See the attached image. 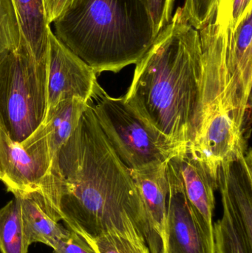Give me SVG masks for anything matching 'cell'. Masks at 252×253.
Segmentation results:
<instances>
[{
	"instance_id": "obj_1",
	"label": "cell",
	"mask_w": 252,
	"mask_h": 253,
	"mask_svg": "<svg viewBox=\"0 0 252 253\" xmlns=\"http://www.w3.org/2000/svg\"><path fill=\"white\" fill-rule=\"evenodd\" d=\"M38 191L47 213L83 238L118 235L161 253L130 169L114 151L89 104L52 158Z\"/></svg>"
},
{
	"instance_id": "obj_2",
	"label": "cell",
	"mask_w": 252,
	"mask_h": 253,
	"mask_svg": "<svg viewBox=\"0 0 252 253\" xmlns=\"http://www.w3.org/2000/svg\"><path fill=\"white\" fill-rule=\"evenodd\" d=\"M136 65L124 102L175 153L192 147L202 126L204 68L199 31L181 7Z\"/></svg>"
},
{
	"instance_id": "obj_3",
	"label": "cell",
	"mask_w": 252,
	"mask_h": 253,
	"mask_svg": "<svg viewBox=\"0 0 252 253\" xmlns=\"http://www.w3.org/2000/svg\"><path fill=\"white\" fill-rule=\"evenodd\" d=\"M52 24L55 37L96 74L137 63L156 38L141 0H78Z\"/></svg>"
},
{
	"instance_id": "obj_4",
	"label": "cell",
	"mask_w": 252,
	"mask_h": 253,
	"mask_svg": "<svg viewBox=\"0 0 252 253\" xmlns=\"http://www.w3.org/2000/svg\"><path fill=\"white\" fill-rule=\"evenodd\" d=\"M232 0H219L208 24L199 31L202 52V126L192 148L217 178L220 164L248 151L245 135L237 126L230 78L226 62L227 30Z\"/></svg>"
},
{
	"instance_id": "obj_5",
	"label": "cell",
	"mask_w": 252,
	"mask_h": 253,
	"mask_svg": "<svg viewBox=\"0 0 252 253\" xmlns=\"http://www.w3.org/2000/svg\"><path fill=\"white\" fill-rule=\"evenodd\" d=\"M47 66L38 65L22 39L0 55V126L22 144L43 125L47 108Z\"/></svg>"
},
{
	"instance_id": "obj_6",
	"label": "cell",
	"mask_w": 252,
	"mask_h": 253,
	"mask_svg": "<svg viewBox=\"0 0 252 253\" xmlns=\"http://www.w3.org/2000/svg\"><path fill=\"white\" fill-rule=\"evenodd\" d=\"M114 151L130 170H145L167 163L175 154L122 96H109L99 83L89 102Z\"/></svg>"
},
{
	"instance_id": "obj_7",
	"label": "cell",
	"mask_w": 252,
	"mask_h": 253,
	"mask_svg": "<svg viewBox=\"0 0 252 253\" xmlns=\"http://www.w3.org/2000/svg\"><path fill=\"white\" fill-rule=\"evenodd\" d=\"M167 176L166 238L161 253H216L213 227L188 200L181 179L169 160Z\"/></svg>"
},
{
	"instance_id": "obj_8",
	"label": "cell",
	"mask_w": 252,
	"mask_h": 253,
	"mask_svg": "<svg viewBox=\"0 0 252 253\" xmlns=\"http://www.w3.org/2000/svg\"><path fill=\"white\" fill-rule=\"evenodd\" d=\"M51 160L42 126L22 144L10 139L0 126V180L7 191L13 195L39 190Z\"/></svg>"
},
{
	"instance_id": "obj_9",
	"label": "cell",
	"mask_w": 252,
	"mask_h": 253,
	"mask_svg": "<svg viewBox=\"0 0 252 253\" xmlns=\"http://www.w3.org/2000/svg\"><path fill=\"white\" fill-rule=\"evenodd\" d=\"M47 113L62 99L90 102L98 83L93 68L59 41L52 29L47 43Z\"/></svg>"
},
{
	"instance_id": "obj_10",
	"label": "cell",
	"mask_w": 252,
	"mask_h": 253,
	"mask_svg": "<svg viewBox=\"0 0 252 253\" xmlns=\"http://www.w3.org/2000/svg\"><path fill=\"white\" fill-rule=\"evenodd\" d=\"M252 4L246 9L235 29L228 27L226 62L230 78L237 126L247 137V117L251 110L252 85Z\"/></svg>"
},
{
	"instance_id": "obj_11",
	"label": "cell",
	"mask_w": 252,
	"mask_h": 253,
	"mask_svg": "<svg viewBox=\"0 0 252 253\" xmlns=\"http://www.w3.org/2000/svg\"><path fill=\"white\" fill-rule=\"evenodd\" d=\"M252 151H241L223 161L217 169V185L222 204L252 253Z\"/></svg>"
},
{
	"instance_id": "obj_12",
	"label": "cell",
	"mask_w": 252,
	"mask_h": 253,
	"mask_svg": "<svg viewBox=\"0 0 252 253\" xmlns=\"http://www.w3.org/2000/svg\"><path fill=\"white\" fill-rule=\"evenodd\" d=\"M169 162L179 173L188 200L213 227L217 178L205 161L189 147L176 152Z\"/></svg>"
},
{
	"instance_id": "obj_13",
	"label": "cell",
	"mask_w": 252,
	"mask_h": 253,
	"mask_svg": "<svg viewBox=\"0 0 252 253\" xmlns=\"http://www.w3.org/2000/svg\"><path fill=\"white\" fill-rule=\"evenodd\" d=\"M21 208L22 227L28 245L40 243L55 249L70 236L68 230L47 213L44 199L38 190L15 193Z\"/></svg>"
},
{
	"instance_id": "obj_14",
	"label": "cell",
	"mask_w": 252,
	"mask_h": 253,
	"mask_svg": "<svg viewBox=\"0 0 252 253\" xmlns=\"http://www.w3.org/2000/svg\"><path fill=\"white\" fill-rule=\"evenodd\" d=\"M167 164L145 170H130L144 205L149 224L162 248L165 243L169 193Z\"/></svg>"
},
{
	"instance_id": "obj_15",
	"label": "cell",
	"mask_w": 252,
	"mask_h": 253,
	"mask_svg": "<svg viewBox=\"0 0 252 253\" xmlns=\"http://www.w3.org/2000/svg\"><path fill=\"white\" fill-rule=\"evenodd\" d=\"M21 37L36 63L47 66L49 31L43 0H12Z\"/></svg>"
},
{
	"instance_id": "obj_16",
	"label": "cell",
	"mask_w": 252,
	"mask_h": 253,
	"mask_svg": "<svg viewBox=\"0 0 252 253\" xmlns=\"http://www.w3.org/2000/svg\"><path fill=\"white\" fill-rule=\"evenodd\" d=\"M89 102L78 98L62 99L46 114L42 126L47 134L50 157L68 141L78 126Z\"/></svg>"
},
{
	"instance_id": "obj_17",
	"label": "cell",
	"mask_w": 252,
	"mask_h": 253,
	"mask_svg": "<svg viewBox=\"0 0 252 253\" xmlns=\"http://www.w3.org/2000/svg\"><path fill=\"white\" fill-rule=\"evenodd\" d=\"M30 245L22 227L18 198L0 209V253H28Z\"/></svg>"
},
{
	"instance_id": "obj_18",
	"label": "cell",
	"mask_w": 252,
	"mask_h": 253,
	"mask_svg": "<svg viewBox=\"0 0 252 253\" xmlns=\"http://www.w3.org/2000/svg\"><path fill=\"white\" fill-rule=\"evenodd\" d=\"M216 253H252L247 249L230 212L223 205V216L213 224Z\"/></svg>"
},
{
	"instance_id": "obj_19",
	"label": "cell",
	"mask_w": 252,
	"mask_h": 253,
	"mask_svg": "<svg viewBox=\"0 0 252 253\" xmlns=\"http://www.w3.org/2000/svg\"><path fill=\"white\" fill-rule=\"evenodd\" d=\"M22 42L20 30L12 0H0V55L14 50Z\"/></svg>"
},
{
	"instance_id": "obj_20",
	"label": "cell",
	"mask_w": 252,
	"mask_h": 253,
	"mask_svg": "<svg viewBox=\"0 0 252 253\" xmlns=\"http://www.w3.org/2000/svg\"><path fill=\"white\" fill-rule=\"evenodd\" d=\"M96 253H150L149 248L118 235L105 233L95 238H84Z\"/></svg>"
},
{
	"instance_id": "obj_21",
	"label": "cell",
	"mask_w": 252,
	"mask_h": 253,
	"mask_svg": "<svg viewBox=\"0 0 252 253\" xmlns=\"http://www.w3.org/2000/svg\"><path fill=\"white\" fill-rule=\"evenodd\" d=\"M219 0H184L185 17L195 29H202L210 22Z\"/></svg>"
},
{
	"instance_id": "obj_22",
	"label": "cell",
	"mask_w": 252,
	"mask_h": 253,
	"mask_svg": "<svg viewBox=\"0 0 252 253\" xmlns=\"http://www.w3.org/2000/svg\"><path fill=\"white\" fill-rule=\"evenodd\" d=\"M144 4L153 25L154 34L158 36L170 22L173 16L176 0H141Z\"/></svg>"
},
{
	"instance_id": "obj_23",
	"label": "cell",
	"mask_w": 252,
	"mask_h": 253,
	"mask_svg": "<svg viewBox=\"0 0 252 253\" xmlns=\"http://www.w3.org/2000/svg\"><path fill=\"white\" fill-rule=\"evenodd\" d=\"M53 253H96L82 236L71 231L67 239L58 245Z\"/></svg>"
},
{
	"instance_id": "obj_24",
	"label": "cell",
	"mask_w": 252,
	"mask_h": 253,
	"mask_svg": "<svg viewBox=\"0 0 252 253\" xmlns=\"http://www.w3.org/2000/svg\"><path fill=\"white\" fill-rule=\"evenodd\" d=\"M78 0H43L44 11L49 25L63 16Z\"/></svg>"
},
{
	"instance_id": "obj_25",
	"label": "cell",
	"mask_w": 252,
	"mask_h": 253,
	"mask_svg": "<svg viewBox=\"0 0 252 253\" xmlns=\"http://www.w3.org/2000/svg\"><path fill=\"white\" fill-rule=\"evenodd\" d=\"M252 0H232V10H231V19L229 22V28L235 29L239 22L241 16L245 12Z\"/></svg>"
}]
</instances>
